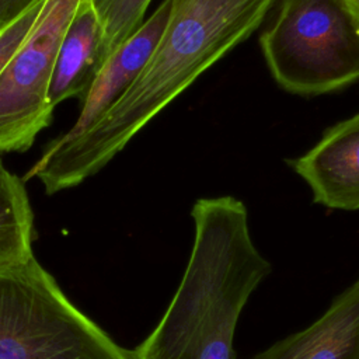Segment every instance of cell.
Segmentation results:
<instances>
[{
	"instance_id": "cell-14",
	"label": "cell",
	"mask_w": 359,
	"mask_h": 359,
	"mask_svg": "<svg viewBox=\"0 0 359 359\" xmlns=\"http://www.w3.org/2000/svg\"><path fill=\"white\" fill-rule=\"evenodd\" d=\"M346 7L349 8L352 17H353V21L359 29V0H344Z\"/></svg>"
},
{
	"instance_id": "cell-3",
	"label": "cell",
	"mask_w": 359,
	"mask_h": 359,
	"mask_svg": "<svg viewBox=\"0 0 359 359\" xmlns=\"http://www.w3.org/2000/svg\"><path fill=\"white\" fill-rule=\"evenodd\" d=\"M0 359H132L32 255L0 266Z\"/></svg>"
},
{
	"instance_id": "cell-6",
	"label": "cell",
	"mask_w": 359,
	"mask_h": 359,
	"mask_svg": "<svg viewBox=\"0 0 359 359\" xmlns=\"http://www.w3.org/2000/svg\"><path fill=\"white\" fill-rule=\"evenodd\" d=\"M313 199L328 209H359V112L330 128L303 156L292 161Z\"/></svg>"
},
{
	"instance_id": "cell-4",
	"label": "cell",
	"mask_w": 359,
	"mask_h": 359,
	"mask_svg": "<svg viewBox=\"0 0 359 359\" xmlns=\"http://www.w3.org/2000/svg\"><path fill=\"white\" fill-rule=\"evenodd\" d=\"M259 45L287 93L318 95L359 79V29L344 0H280Z\"/></svg>"
},
{
	"instance_id": "cell-11",
	"label": "cell",
	"mask_w": 359,
	"mask_h": 359,
	"mask_svg": "<svg viewBox=\"0 0 359 359\" xmlns=\"http://www.w3.org/2000/svg\"><path fill=\"white\" fill-rule=\"evenodd\" d=\"M104 31L102 65L144 22L151 0H90ZM102 67V66H101Z\"/></svg>"
},
{
	"instance_id": "cell-13",
	"label": "cell",
	"mask_w": 359,
	"mask_h": 359,
	"mask_svg": "<svg viewBox=\"0 0 359 359\" xmlns=\"http://www.w3.org/2000/svg\"><path fill=\"white\" fill-rule=\"evenodd\" d=\"M36 1L38 0H0V29Z\"/></svg>"
},
{
	"instance_id": "cell-10",
	"label": "cell",
	"mask_w": 359,
	"mask_h": 359,
	"mask_svg": "<svg viewBox=\"0 0 359 359\" xmlns=\"http://www.w3.org/2000/svg\"><path fill=\"white\" fill-rule=\"evenodd\" d=\"M24 182L0 158V266L34 255V212Z\"/></svg>"
},
{
	"instance_id": "cell-5",
	"label": "cell",
	"mask_w": 359,
	"mask_h": 359,
	"mask_svg": "<svg viewBox=\"0 0 359 359\" xmlns=\"http://www.w3.org/2000/svg\"><path fill=\"white\" fill-rule=\"evenodd\" d=\"M81 0H45L0 74V153L28 150L50 125L49 86L59 46Z\"/></svg>"
},
{
	"instance_id": "cell-12",
	"label": "cell",
	"mask_w": 359,
	"mask_h": 359,
	"mask_svg": "<svg viewBox=\"0 0 359 359\" xmlns=\"http://www.w3.org/2000/svg\"><path fill=\"white\" fill-rule=\"evenodd\" d=\"M45 0H38L31 7H28L15 20L0 29V74L10 62L14 52L22 43L28 32L32 29Z\"/></svg>"
},
{
	"instance_id": "cell-1",
	"label": "cell",
	"mask_w": 359,
	"mask_h": 359,
	"mask_svg": "<svg viewBox=\"0 0 359 359\" xmlns=\"http://www.w3.org/2000/svg\"><path fill=\"white\" fill-rule=\"evenodd\" d=\"M278 0H171L163 34L123 97L86 133L53 139L22 177L48 195L98 174L202 73L247 39Z\"/></svg>"
},
{
	"instance_id": "cell-2",
	"label": "cell",
	"mask_w": 359,
	"mask_h": 359,
	"mask_svg": "<svg viewBox=\"0 0 359 359\" xmlns=\"http://www.w3.org/2000/svg\"><path fill=\"white\" fill-rule=\"evenodd\" d=\"M191 217L194 243L180 286L132 359H237L238 318L272 265L251 238L240 199L201 198Z\"/></svg>"
},
{
	"instance_id": "cell-9",
	"label": "cell",
	"mask_w": 359,
	"mask_h": 359,
	"mask_svg": "<svg viewBox=\"0 0 359 359\" xmlns=\"http://www.w3.org/2000/svg\"><path fill=\"white\" fill-rule=\"evenodd\" d=\"M104 31L90 0H81L57 50L49 102L55 108L69 98H83L102 66Z\"/></svg>"
},
{
	"instance_id": "cell-8",
	"label": "cell",
	"mask_w": 359,
	"mask_h": 359,
	"mask_svg": "<svg viewBox=\"0 0 359 359\" xmlns=\"http://www.w3.org/2000/svg\"><path fill=\"white\" fill-rule=\"evenodd\" d=\"M251 359H359V276L316 321Z\"/></svg>"
},
{
	"instance_id": "cell-7",
	"label": "cell",
	"mask_w": 359,
	"mask_h": 359,
	"mask_svg": "<svg viewBox=\"0 0 359 359\" xmlns=\"http://www.w3.org/2000/svg\"><path fill=\"white\" fill-rule=\"evenodd\" d=\"M171 11V0H163L140 28L102 65L86 95L76 122L56 137L70 142L94 126L130 88L151 56Z\"/></svg>"
}]
</instances>
